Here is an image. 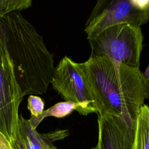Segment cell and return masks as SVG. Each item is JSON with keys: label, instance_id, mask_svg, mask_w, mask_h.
I'll return each instance as SVG.
<instances>
[{"label": "cell", "instance_id": "obj_5", "mask_svg": "<svg viewBox=\"0 0 149 149\" xmlns=\"http://www.w3.org/2000/svg\"><path fill=\"white\" fill-rule=\"evenodd\" d=\"M149 21V0H97L86 23L87 37L119 23L140 27Z\"/></svg>", "mask_w": 149, "mask_h": 149}, {"label": "cell", "instance_id": "obj_12", "mask_svg": "<svg viewBox=\"0 0 149 149\" xmlns=\"http://www.w3.org/2000/svg\"><path fill=\"white\" fill-rule=\"evenodd\" d=\"M44 102L38 96L30 95L27 99V109L31 113V117L40 116L44 111Z\"/></svg>", "mask_w": 149, "mask_h": 149}, {"label": "cell", "instance_id": "obj_2", "mask_svg": "<svg viewBox=\"0 0 149 149\" xmlns=\"http://www.w3.org/2000/svg\"><path fill=\"white\" fill-rule=\"evenodd\" d=\"M80 66L97 97L98 115L116 113L136 121L146 99L140 68L92 55Z\"/></svg>", "mask_w": 149, "mask_h": 149}, {"label": "cell", "instance_id": "obj_9", "mask_svg": "<svg viewBox=\"0 0 149 149\" xmlns=\"http://www.w3.org/2000/svg\"><path fill=\"white\" fill-rule=\"evenodd\" d=\"M73 111H77L80 115L86 116L84 110L80 105L72 101H65L55 104L49 108L44 111L42 113L37 117H30L29 121L31 127L33 129H37L38 125L45 118L49 116L58 118H63L71 113Z\"/></svg>", "mask_w": 149, "mask_h": 149}, {"label": "cell", "instance_id": "obj_15", "mask_svg": "<svg viewBox=\"0 0 149 149\" xmlns=\"http://www.w3.org/2000/svg\"><path fill=\"white\" fill-rule=\"evenodd\" d=\"M12 145H13V148H14V149H20L17 146H16L15 144H12Z\"/></svg>", "mask_w": 149, "mask_h": 149}, {"label": "cell", "instance_id": "obj_13", "mask_svg": "<svg viewBox=\"0 0 149 149\" xmlns=\"http://www.w3.org/2000/svg\"><path fill=\"white\" fill-rule=\"evenodd\" d=\"M142 77L143 79L146 99L149 100V65L144 72H142Z\"/></svg>", "mask_w": 149, "mask_h": 149}, {"label": "cell", "instance_id": "obj_4", "mask_svg": "<svg viewBox=\"0 0 149 149\" xmlns=\"http://www.w3.org/2000/svg\"><path fill=\"white\" fill-rule=\"evenodd\" d=\"M24 97L16 78L0 20V131L13 143L19 129V109Z\"/></svg>", "mask_w": 149, "mask_h": 149}, {"label": "cell", "instance_id": "obj_11", "mask_svg": "<svg viewBox=\"0 0 149 149\" xmlns=\"http://www.w3.org/2000/svg\"><path fill=\"white\" fill-rule=\"evenodd\" d=\"M32 0H0V19L8 13L31 7Z\"/></svg>", "mask_w": 149, "mask_h": 149}, {"label": "cell", "instance_id": "obj_1", "mask_svg": "<svg viewBox=\"0 0 149 149\" xmlns=\"http://www.w3.org/2000/svg\"><path fill=\"white\" fill-rule=\"evenodd\" d=\"M0 20L16 78L24 95L46 93L55 67L54 55L42 37L19 12L8 13Z\"/></svg>", "mask_w": 149, "mask_h": 149}, {"label": "cell", "instance_id": "obj_10", "mask_svg": "<svg viewBox=\"0 0 149 149\" xmlns=\"http://www.w3.org/2000/svg\"><path fill=\"white\" fill-rule=\"evenodd\" d=\"M133 149H149V106L144 104L136 119Z\"/></svg>", "mask_w": 149, "mask_h": 149}, {"label": "cell", "instance_id": "obj_7", "mask_svg": "<svg viewBox=\"0 0 149 149\" xmlns=\"http://www.w3.org/2000/svg\"><path fill=\"white\" fill-rule=\"evenodd\" d=\"M136 121L107 112L98 115V149H133Z\"/></svg>", "mask_w": 149, "mask_h": 149}, {"label": "cell", "instance_id": "obj_3", "mask_svg": "<svg viewBox=\"0 0 149 149\" xmlns=\"http://www.w3.org/2000/svg\"><path fill=\"white\" fill-rule=\"evenodd\" d=\"M87 38L91 49L90 55L105 56L117 63L140 68L143 42L140 27L116 24Z\"/></svg>", "mask_w": 149, "mask_h": 149}, {"label": "cell", "instance_id": "obj_8", "mask_svg": "<svg viewBox=\"0 0 149 149\" xmlns=\"http://www.w3.org/2000/svg\"><path fill=\"white\" fill-rule=\"evenodd\" d=\"M67 136L66 130H57L45 134L40 133L37 129L31 127L29 119L19 114L17 136L13 144L20 149H57L54 146L53 142Z\"/></svg>", "mask_w": 149, "mask_h": 149}, {"label": "cell", "instance_id": "obj_14", "mask_svg": "<svg viewBox=\"0 0 149 149\" xmlns=\"http://www.w3.org/2000/svg\"><path fill=\"white\" fill-rule=\"evenodd\" d=\"M0 149H14L12 144L6 136L0 131Z\"/></svg>", "mask_w": 149, "mask_h": 149}, {"label": "cell", "instance_id": "obj_6", "mask_svg": "<svg viewBox=\"0 0 149 149\" xmlns=\"http://www.w3.org/2000/svg\"><path fill=\"white\" fill-rule=\"evenodd\" d=\"M51 84L65 101L80 105L86 116L92 113H100L97 97L80 63L65 56L55 67Z\"/></svg>", "mask_w": 149, "mask_h": 149}, {"label": "cell", "instance_id": "obj_16", "mask_svg": "<svg viewBox=\"0 0 149 149\" xmlns=\"http://www.w3.org/2000/svg\"><path fill=\"white\" fill-rule=\"evenodd\" d=\"M91 149H98V148H97V146H95V147H93Z\"/></svg>", "mask_w": 149, "mask_h": 149}]
</instances>
